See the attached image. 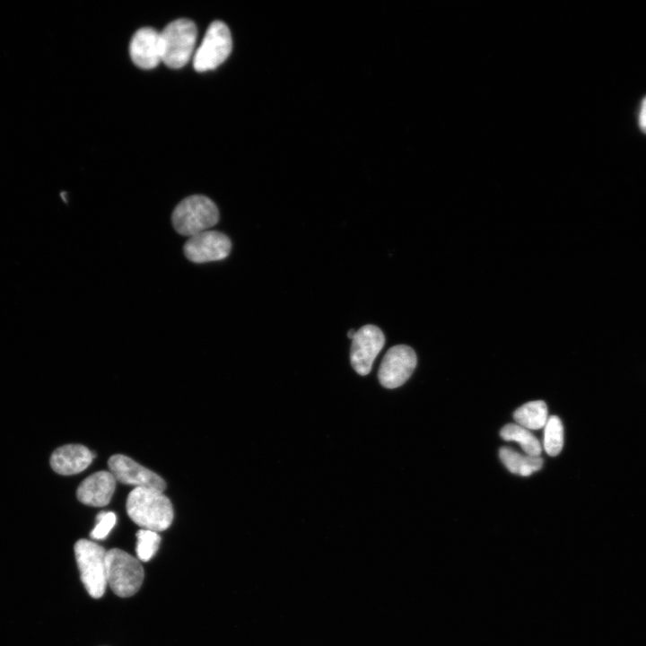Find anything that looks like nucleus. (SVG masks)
<instances>
[{
  "label": "nucleus",
  "instance_id": "obj_1",
  "mask_svg": "<svg viewBox=\"0 0 646 646\" xmlns=\"http://www.w3.org/2000/svg\"><path fill=\"white\" fill-rule=\"evenodd\" d=\"M127 512L139 527L153 531L167 529L173 519V508L163 492L135 487L127 499Z\"/></svg>",
  "mask_w": 646,
  "mask_h": 646
},
{
  "label": "nucleus",
  "instance_id": "obj_2",
  "mask_svg": "<svg viewBox=\"0 0 646 646\" xmlns=\"http://www.w3.org/2000/svg\"><path fill=\"white\" fill-rule=\"evenodd\" d=\"M171 221L178 233L189 238L214 226L219 221V211L207 196L194 195L178 204Z\"/></svg>",
  "mask_w": 646,
  "mask_h": 646
},
{
  "label": "nucleus",
  "instance_id": "obj_3",
  "mask_svg": "<svg viewBox=\"0 0 646 646\" xmlns=\"http://www.w3.org/2000/svg\"><path fill=\"white\" fill-rule=\"evenodd\" d=\"M162 62L170 68H180L191 58L197 37L194 22L178 19L161 32Z\"/></svg>",
  "mask_w": 646,
  "mask_h": 646
},
{
  "label": "nucleus",
  "instance_id": "obj_4",
  "mask_svg": "<svg viewBox=\"0 0 646 646\" xmlns=\"http://www.w3.org/2000/svg\"><path fill=\"white\" fill-rule=\"evenodd\" d=\"M74 550L86 590L94 598L102 597L108 584L107 551L101 546L88 539H79L74 544Z\"/></svg>",
  "mask_w": 646,
  "mask_h": 646
},
{
  "label": "nucleus",
  "instance_id": "obj_5",
  "mask_svg": "<svg viewBox=\"0 0 646 646\" xmlns=\"http://www.w3.org/2000/svg\"><path fill=\"white\" fill-rule=\"evenodd\" d=\"M107 582L118 597L134 595L144 580V569L138 559L128 553L113 548L106 554Z\"/></svg>",
  "mask_w": 646,
  "mask_h": 646
},
{
  "label": "nucleus",
  "instance_id": "obj_6",
  "mask_svg": "<svg viewBox=\"0 0 646 646\" xmlns=\"http://www.w3.org/2000/svg\"><path fill=\"white\" fill-rule=\"evenodd\" d=\"M231 48L232 39L228 26L223 22L214 21L207 28L194 54L193 66L197 72L213 70L227 59Z\"/></svg>",
  "mask_w": 646,
  "mask_h": 646
},
{
  "label": "nucleus",
  "instance_id": "obj_7",
  "mask_svg": "<svg viewBox=\"0 0 646 646\" xmlns=\"http://www.w3.org/2000/svg\"><path fill=\"white\" fill-rule=\"evenodd\" d=\"M415 351L406 345L392 346L384 355L379 369V380L388 388L403 385L416 366Z\"/></svg>",
  "mask_w": 646,
  "mask_h": 646
},
{
  "label": "nucleus",
  "instance_id": "obj_8",
  "mask_svg": "<svg viewBox=\"0 0 646 646\" xmlns=\"http://www.w3.org/2000/svg\"><path fill=\"white\" fill-rule=\"evenodd\" d=\"M228 236L216 231H205L186 241L183 250L186 258L194 263L222 260L231 252Z\"/></svg>",
  "mask_w": 646,
  "mask_h": 646
},
{
  "label": "nucleus",
  "instance_id": "obj_9",
  "mask_svg": "<svg viewBox=\"0 0 646 646\" xmlns=\"http://www.w3.org/2000/svg\"><path fill=\"white\" fill-rule=\"evenodd\" d=\"M385 344L382 331L376 326L366 325L356 331L352 339L350 359L354 371L367 375Z\"/></svg>",
  "mask_w": 646,
  "mask_h": 646
},
{
  "label": "nucleus",
  "instance_id": "obj_10",
  "mask_svg": "<svg viewBox=\"0 0 646 646\" xmlns=\"http://www.w3.org/2000/svg\"><path fill=\"white\" fill-rule=\"evenodd\" d=\"M109 472L116 480L135 487L151 488L163 492L165 481L156 473L138 464L131 458L116 454L108 461Z\"/></svg>",
  "mask_w": 646,
  "mask_h": 646
},
{
  "label": "nucleus",
  "instance_id": "obj_11",
  "mask_svg": "<svg viewBox=\"0 0 646 646\" xmlns=\"http://www.w3.org/2000/svg\"><path fill=\"white\" fill-rule=\"evenodd\" d=\"M129 53L134 64L140 68L157 66L162 62L160 32L151 27L136 31L130 41Z\"/></svg>",
  "mask_w": 646,
  "mask_h": 646
},
{
  "label": "nucleus",
  "instance_id": "obj_12",
  "mask_svg": "<svg viewBox=\"0 0 646 646\" xmlns=\"http://www.w3.org/2000/svg\"><path fill=\"white\" fill-rule=\"evenodd\" d=\"M116 479L110 472L99 471L86 477L76 491L77 499L93 507L107 505L114 493Z\"/></svg>",
  "mask_w": 646,
  "mask_h": 646
},
{
  "label": "nucleus",
  "instance_id": "obj_13",
  "mask_svg": "<svg viewBox=\"0 0 646 646\" xmlns=\"http://www.w3.org/2000/svg\"><path fill=\"white\" fill-rule=\"evenodd\" d=\"M95 456L83 445L66 444L52 452L50 466L59 475H75L86 469Z\"/></svg>",
  "mask_w": 646,
  "mask_h": 646
},
{
  "label": "nucleus",
  "instance_id": "obj_14",
  "mask_svg": "<svg viewBox=\"0 0 646 646\" xmlns=\"http://www.w3.org/2000/svg\"><path fill=\"white\" fill-rule=\"evenodd\" d=\"M502 462L509 471L513 474L528 476L538 471L543 466L541 457L522 455L509 447H502L499 450Z\"/></svg>",
  "mask_w": 646,
  "mask_h": 646
},
{
  "label": "nucleus",
  "instance_id": "obj_15",
  "mask_svg": "<svg viewBox=\"0 0 646 646\" xmlns=\"http://www.w3.org/2000/svg\"><path fill=\"white\" fill-rule=\"evenodd\" d=\"M515 422L528 430H539L545 427L548 416L547 406L542 400L530 401L513 414Z\"/></svg>",
  "mask_w": 646,
  "mask_h": 646
},
{
  "label": "nucleus",
  "instance_id": "obj_16",
  "mask_svg": "<svg viewBox=\"0 0 646 646\" xmlns=\"http://www.w3.org/2000/svg\"><path fill=\"white\" fill-rule=\"evenodd\" d=\"M501 437L507 441L518 442L525 454L540 457L542 447L532 432L518 423L506 424L500 432Z\"/></svg>",
  "mask_w": 646,
  "mask_h": 646
},
{
  "label": "nucleus",
  "instance_id": "obj_17",
  "mask_svg": "<svg viewBox=\"0 0 646 646\" xmlns=\"http://www.w3.org/2000/svg\"><path fill=\"white\" fill-rule=\"evenodd\" d=\"M544 450L552 457L557 456L563 446V426L556 415L548 417L544 427Z\"/></svg>",
  "mask_w": 646,
  "mask_h": 646
},
{
  "label": "nucleus",
  "instance_id": "obj_18",
  "mask_svg": "<svg viewBox=\"0 0 646 646\" xmlns=\"http://www.w3.org/2000/svg\"><path fill=\"white\" fill-rule=\"evenodd\" d=\"M136 554L138 560L147 562L156 553L161 542V537L156 531L141 528L136 533Z\"/></svg>",
  "mask_w": 646,
  "mask_h": 646
},
{
  "label": "nucleus",
  "instance_id": "obj_19",
  "mask_svg": "<svg viewBox=\"0 0 646 646\" xmlns=\"http://www.w3.org/2000/svg\"><path fill=\"white\" fill-rule=\"evenodd\" d=\"M117 521V516L112 511H101L97 515V523L91 532V537L104 539L111 531Z\"/></svg>",
  "mask_w": 646,
  "mask_h": 646
},
{
  "label": "nucleus",
  "instance_id": "obj_20",
  "mask_svg": "<svg viewBox=\"0 0 646 646\" xmlns=\"http://www.w3.org/2000/svg\"><path fill=\"white\" fill-rule=\"evenodd\" d=\"M639 125L644 133H646V97L643 99L639 113Z\"/></svg>",
  "mask_w": 646,
  "mask_h": 646
},
{
  "label": "nucleus",
  "instance_id": "obj_21",
  "mask_svg": "<svg viewBox=\"0 0 646 646\" xmlns=\"http://www.w3.org/2000/svg\"><path fill=\"white\" fill-rule=\"evenodd\" d=\"M355 334H356V331H355L354 329H350V330L347 332V336H348L350 339H353V338L354 337Z\"/></svg>",
  "mask_w": 646,
  "mask_h": 646
}]
</instances>
